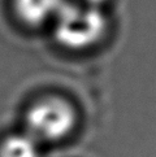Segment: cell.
<instances>
[{
    "mask_svg": "<svg viewBox=\"0 0 156 157\" xmlns=\"http://www.w3.org/2000/svg\"><path fill=\"white\" fill-rule=\"evenodd\" d=\"M53 22L59 43L72 49L91 47L104 35L107 26L99 8L68 2L64 3Z\"/></svg>",
    "mask_w": 156,
    "mask_h": 157,
    "instance_id": "cell-1",
    "label": "cell"
},
{
    "mask_svg": "<svg viewBox=\"0 0 156 157\" xmlns=\"http://www.w3.org/2000/svg\"><path fill=\"white\" fill-rule=\"evenodd\" d=\"M26 132L38 143H55L68 138L77 125V112L61 98H44L33 104L25 117Z\"/></svg>",
    "mask_w": 156,
    "mask_h": 157,
    "instance_id": "cell-2",
    "label": "cell"
},
{
    "mask_svg": "<svg viewBox=\"0 0 156 157\" xmlns=\"http://www.w3.org/2000/svg\"><path fill=\"white\" fill-rule=\"evenodd\" d=\"M65 0H14L18 17L27 25H41L48 20H55Z\"/></svg>",
    "mask_w": 156,
    "mask_h": 157,
    "instance_id": "cell-3",
    "label": "cell"
},
{
    "mask_svg": "<svg viewBox=\"0 0 156 157\" xmlns=\"http://www.w3.org/2000/svg\"><path fill=\"white\" fill-rule=\"evenodd\" d=\"M0 157H39V143L26 131L12 134L0 143Z\"/></svg>",
    "mask_w": 156,
    "mask_h": 157,
    "instance_id": "cell-4",
    "label": "cell"
},
{
    "mask_svg": "<svg viewBox=\"0 0 156 157\" xmlns=\"http://www.w3.org/2000/svg\"><path fill=\"white\" fill-rule=\"evenodd\" d=\"M82 4L85 5H88V7H94V8H99V5L102 4L103 2H105V0H82Z\"/></svg>",
    "mask_w": 156,
    "mask_h": 157,
    "instance_id": "cell-5",
    "label": "cell"
}]
</instances>
